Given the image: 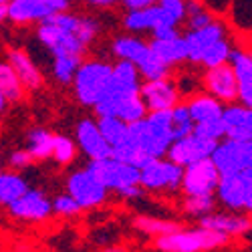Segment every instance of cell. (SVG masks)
I'll return each mask as SVG.
<instances>
[{"instance_id": "obj_20", "label": "cell", "mask_w": 252, "mask_h": 252, "mask_svg": "<svg viewBox=\"0 0 252 252\" xmlns=\"http://www.w3.org/2000/svg\"><path fill=\"white\" fill-rule=\"evenodd\" d=\"M214 161L216 170L220 176L228 174H240L246 170V156H244V143L232 141V139H222L216 143V148L210 156Z\"/></svg>"}, {"instance_id": "obj_50", "label": "cell", "mask_w": 252, "mask_h": 252, "mask_svg": "<svg viewBox=\"0 0 252 252\" xmlns=\"http://www.w3.org/2000/svg\"><path fill=\"white\" fill-rule=\"evenodd\" d=\"M6 105H8L6 97H4L2 93H0V115H2V113H4V109H6Z\"/></svg>"}, {"instance_id": "obj_38", "label": "cell", "mask_w": 252, "mask_h": 252, "mask_svg": "<svg viewBox=\"0 0 252 252\" xmlns=\"http://www.w3.org/2000/svg\"><path fill=\"white\" fill-rule=\"evenodd\" d=\"M137 71L141 75L143 81H158V79H165V77H170L172 69L170 67H165L163 63L150 51L148 55H145V59L137 65Z\"/></svg>"}, {"instance_id": "obj_11", "label": "cell", "mask_w": 252, "mask_h": 252, "mask_svg": "<svg viewBox=\"0 0 252 252\" xmlns=\"http://www.w3.org/2000/svg\"><path fill=\"white\" fill-rule=\"evenodd\" d=\"M139 97L145 105V109H148V113L165 111V109L176 107L178 103H182L180 89L172 75L165 79H158V81H143L139 89Z\"/></svg>"}, {"instance_id": "obj_34", "label": "cell", "mask_w": 252, "mask_h": 252, "mask_svg": "<svg viewBox=\"0 0 252 252\" xmlns=\"http://www.w3.org/2000/svg\"><path fill=\"white\" fill-rule=\"evenodd\" d=\"M0 93L6 97L8 103H16L25 95V87L20 85L18 77L14 75L6 59H0Z\"/></svg>"}, {"instance_id": "obj_15", "label": "cell", "mask_w": 252, "mask_h": 252, "mask_svg": "<svg viewBox=\"0 0 252 252\" xmlns=\"http://www.w3.org/2000/svg\"><path fill=\"white\" fill-rule=\"evenodd\" d=\"M75 143H77V150L89 161L111 156V145L101 135L97 121L93 117H85L75 125Z\"/></svg>"}, {"instance_id": "obj_3", "label": "cell", "mask_w": 252, "mask_h": 252, "mask_svg": "<svg viewBox=\"0 0 252 252\" xmlns=\"http://www.w3.org/2000/svg\"><path fill=\"white\" fill-rule=\"evenodd\" d=\"M87 167L107 192H115L123 200H137L143 196V188L139 186V167L113 156L89 161Z\"/></svg>"}, {"instance_id": "obj_24", "label": "cell", "mask_w": 252, "mask_h": 252, "mask_svg": "<svg viewBox=\"0 0 252 252\" xmlns=\"http://www.w3.org/2000/svg\"><path fill=\"white\" fill-rule=\"evenodd\" d=\"M216 202L228 208L230 212H244V182L242 174L220 176L216 194Z\"/></svg>"}, {"instance_id": "obj_9", "label": "cell", "mask_w": 252, "mask_h": 252, "mask_svg": "<svg viewBox=\"0 0 252 252\" xmlns=\"http://www.w3.org/2000/svg\"><path fill=\"white\" fill-rule=\"evenodd\" d=\"M220 182V172L214 161L206 158L184 167L180 190L184 196H214Z\"/></svg>"}, {"instance_id": "obj_48", "label": "cell", "mask_w": 252, "mask_h": 252, "mask_svg": "<svg viewBox=\"0 0 252 252\" xmlns=\"http://www.w3.org/2000/svg\"><path fill=\"white\" fill-rule=\"evenodd\" d=\"M47 2H51V4H53V8H55L57 12L69 10V6H71V0H47Z\"/></svg>"}, {"instance_id": "obj_29", "label": "cell", "mask_w": 252, "mask_h": 252, "mask_svg": "<svg viewBox=\"0 0 252 252\" xmlns=\"http://www.w3.org/2000/svg\"><path fill=\"white\" fill-rule=\"evenodd\" d=\"M216 20V14L210 10L202 0H186L184 4V23L188 31H196Z\"/></svg>"}, {"instance_id": "obj_32", "label": "cell", "mask_w": 252, "mask_h": 252, "mask_svg": "<svg viewBox=\"0 0 252 252\" xmlns=\"http://www.w3.org/2000/svg\"><path fill=\"white\" fill-rule=\"evenodd\" d=\"M232 51H234V43H232V38H230V34H228V36L220 38L218 43H214L212 47H210L202 55L198 67L212 69V67H218V65H226V63L230 61V55H232Z\"/></svg>"}, {"instance_id": "obj_33", "label": "cell", "mask_w": 252, "mask_h": 252, "mask_svg": "<svg viewBox=\"0 0 252 252\" xmlns=\"http://www.w3.org/2000/svg\"><path fill=\"white\" fill-rule=\"evenodd\" d=\"M81 57H75V55H59V57H53V65H51V71H53V79L63 87H69L71 81L81 65Z\"/></svg>"}, {"instance_id": "obj_7", "label": "cell", "mask_w": 252, "mask_h": 252, "mask_svg": "<svg viewBox=\"0 0 252 252\" xmlns=\"http://www.w3.org/2000/svg\"><path fill=\"white\" fill-rule=\"evenodd\" d=\"M93 111L97 117L113 115V117L123 119L125 123L139 121L148 115V109H145L139 93H123V91H115L109 87L105 91V95L93 105Z\"/></svg>"}, {"instance_id": "obj_5", "label": "cell", "mask_w": 252, "mask_h": 252, "mask_svg": "<svg viewBox=\"0 0 252 252\" xmlns=\"http://www.w3.org/2000/svg\"><path fill=\"white\" fill-rule=\"evenodd\" d=\"M228 238L208 228H178L176 232L156 238L159 252H210L224 246Z\"/></svg>"}, {"instance_id": "obj_23", "label": "cell", "mask_w": 252, "mask_h": 252, "mask_svg": "<svg viewBox=\"0 0 252 252\" xmlns=\"http://www.w3.org/2000/svg\"><path fill=\"white\" fill-rule=\"evenodd\" d=\"M109 49L115 61H127L137 67L150 53V43L139 34H119L111 40Z\"/></svg>"}, {"instance_id": "obj_19", "label": "cell", "mask_w": 252, "mask_h": 252, "mask_svg": "<svg viewBox=\"0 0 252 252\" xmlns=\"http://www.w3.org/2000/svg\"><path fill=\"white\" fill-rule=\"evenodd\" d=\"M4 59L8 61V65L12 67L14 75L18 77L20 85L25 87V91H36V89L43 87V83H45L43 81V73L38 71L36 63L32 61V57L27 51L16 49V47L6 49Z\"/></svg>"}, {"instance_id": "obj_26", "label": "cell", "mask_w": 252, "mask_h": 252, "mask_svg": "<svg viewBox=\"0 0 252 252\" xmlns=\"http://www.w3.org/2000/svg\"><path fill=\"white\" fill-rule=\"evenodd\" d=\"M141 75L133 63L127 61H115L111 65V81L109 89L123 91V93H139L141 89Z\"/></svg>"}, {"instance_id": "obj_13", "label": "cell", "mask_w": 252, "mask_h": 252, "mask_svg": "<svg viewBox=\"0 0 252 252\" xmlns=\"http://www.w3.org/2000/svg\"><path fill=\"white\" fill-rule=\"evenodd\" d=\"M214 148H216L214 141L204 139L202 135L192 131L190 135H186V137L174 139L172 145H170V150H167V154H165V158L172 159L174 163H178L180 167H186V165H190L194 161L210 158L212 152H214Z\"/></svg>"}, {"instance_id": "obj_8", "label": "cell", "mask_w": 252, "mask_h": 252, "mask_svg": "<svg viewBox=\"0 0 252 252\" xmlns=\"http://www.w3.org/2000/svg\"><path fill=\"white\" fill-rule=\"evenodd\" d=\"M65 188H67V194L81 206V210H95L103 206L109 198V192L89 172V167L73 170L65 182Z\"/></svg>"}, {"instance_id": "obj_36", "label": "cell", "mask_w": 252, "mask_h": 252, "mask_svg": "<svg viewBox=\"0 0 252 252\" xmlns=\"http://www.w3.org/2000/svg\"><path fill=\"white\" fill-rule=\"evenodd\" d=\"M77 143L73 137L69 135H63V133H57L53 135V150H51V158L59 163V165H69L77 159Z\"/></svg>"}, {"instance_id": "obj_1", "label": "cell", "mask_w": 252, "mask_h": 252, "mask_svg": "<svg viewBox=\"0 0 252 252\" xmlns=\"http://www.w3.org/2000/svg\"><path fill=\"white\" fill-rule=\"evenodd\" d=\"M174 141L172 135V113L165 111H154L148 113L143 119L129 123V131L121 143L111 148V156L131 163L135 167H141L148 159L163 158Z\"/></svg>"}, {"instance_id": "obj_52", "label": "cell", "mask_w": 252, "mask_h": 252, "mask_svg": "<svg viewBox=\"0 0 252 252\" xmlns=\"http://www.w3.org/2000/svg\"><path fill=\"white\" fill-rule=\"evenodd\" d=\"M0 4H8V0H0Z\"/></svg>"}, {"instance_id": "obj_12", "label": "cell", "mask_w": 252, "mask_h": 252, "mask_svg": "<svg viewBox=\"0 0 252 252\" xmlns=\"http://www.w3.org/2000/svg\"><path fill=\"white\" fill-rule=\"evenodd\" d=\"M182 36H184V43H186V63L198 67L202 55L214 43H218L220 38L228 36V27H226L224 20L216 18L210 25H206L202 29H196V31H188Z\"/></svg>"}, {"instance_id": "obj_41", "label": "cell", "mask_w": 252, "mask_h": 252, "mask_svg": "<svg viewBox=\"0 0 252 252\" xmlns=\"http://www.w3.org/2000/svg\"><path fill=\"white\" fill-rule=\"evenodd\" d=\"M194 133L202 135L204 139H210V141H222L224 139V127H222V119H216V121H208V123H200V125H194Z\"/></svg>"}, {"instance_id": "obj_42", "label": "cell", "mask_w": 252, "mask_h": 252, "mask_svg": "<svg viewBox=\"0 0 252 252\" xmlns=\"http://www.w3.org/2000/svg\"><path fill=\"white\" fill-rule=\"evenodd\" d=\"M156 4L159 6V10L163 14L174 18L178 25L184 23V4H186V0H156Z\"/></svg>"}, {"instance_id": "obj_4", "label": "cell", "mask_w": 252, "mask_h": 252, "mask_svg": "<svg viewBox=\"0 0 252 252\" xmlns=\"http://www.w3.org/2000/svg\"><path fill=\"white\" fill-rule=\"evenodd\" d=\"M111 81V63L103 59H87L81 65L71 81L75 99L83 107H91L105 95Z\"/></svg>"}, {"instance_id": "obj_47", "label": "cell", "mask_w": 252, "mask_h": 252, "mask_svg": "<svg viewBox=\"0 0 252 252\" xmlns=\"http://www.w3.org/2000/svg\"><path fill=\"white\" fill-rule=\"evenodd\" d=\"M87 2L95 8H113V6L121 4V0H87Z\"/></svg>"}, {"instance_id": "obj_2", "label": "cell", "mask_w": 252, "mask_h": 252, "mask_svg": "<svg viewBox=\"0 0 252 252\" xmlns=\"http://www.w3.org/2000/svg\"><path fill=\"white\" fill-rule=\"evenodd\" d=\"M99 32L101 25L95 16L77 14L71 10L55 12L36 25L38 43L51 53V57L75 55L83 59Z\"/></svg>"}, {"instance_id": "obj_43", "label": "cell", "mask_w": 252, "mask_h": 252, "mask_svg": "<svg viewBox=\"0 0 252 252\" xmlns=\"http://www.w3.org/2000/svg\"><path fill=\"white\" fill-rule=\"evenodd\" d=\"M32 158L27 150H14L8 154V165H10V170L12 172H25L27 167L32 165Z\"/></svg>"}, {"instance_id": "obj_31", "label": "cell", "mask_w": 252, "mask_h": 252, "mask_svg": "<svg viewBox=\"0 0 252 252\" xmlns=\"http://www.w3.org/2000/svg\"><path fill=\"white\" fill-rule=\"evenodd\" d=\"M95 121H97V127H99L101 135L105 137V141H107L111 148L127 137L129 123H125L123 119L113 117V115H103V117H95Z\"/></svg>"}, {"instance_id": "obj_45", "label": "cell", "mask_w": 252, "mask_h": 252, "mask_svg": "<svg viewBox=\"0 0 252 252\" xmlns=\"http://www.w3.org/2000/svg\"><path fill=\"white\" fill-rule=\"evenodd\" d=\"M202 2L212 10L216 16L218 14H226L228 12V6H230V0H202Z\"/></svg>"}, {"instance_id": "obj_6", "label": "cell", "mask_w": 252, "mask_h": 252, "mask_svg": "<svg viewBox=\"0 0 252 252\" xmlns=\"http://www.w3.org/2000/svg\"><path fill=\"white\" fill-rule=\"evenodd\" d=\"M182 174L184 167L174 163L172 159L163 158H154L148 159L139 167V186L143 192H178L182 184Z\"/></svg>"}, {"instance_id": "obj_10", "label": "cell", "mask_w": 252, "mask_h": 252, "mask_svg": "<svg viewBox=\"0 0 252 252\" xmlns=\"http://www.w3.org/2000/svg\"><path fill=\"white\" fill-rule=\"evenodd\" d=\"M200 87L208 95L218 99L222 105H230L238 101L236 77H234L232 67H230V63L212 67V69H204V73L200 75Z\"/></svg>"}, {"instance_id": "obj_27", "label": "cell", "mask_w": 252, "mask_h": 252, "mask_svg": "<svg viewBox=\"0 0 252 252\" xmlns=\"http://www.w3.org/2000/svg\"><path fill=\"white\" fill-rule=\"evenodd\" d=\"M29 182L20 172H2L0 170V206H8L14 200H18L27 190H29Z\"/></svg>"}, {"instance_id": "obj_30", "label": "cell", "mask_w": 252, "mask_h": 252, "mask_svg": "<svg viewBox=\"0 0 252 252\" xmlns=\"http://www.w3.org/2000/svg\"><path fill=\"white\" fill-rule=\"evenodd\" d=\"M133 228L139 230V232H143V234L159 238V236L176 232V230L182 228V226L174 220H163V218H156V216H135L133 218Z\"/></svg>"}, {"instance_id": "obj_51", "label": "cell", "mask_w": 252, "mask_h": 252, "mask_svg": "<svg viewBox=\"0 0 252 252\" xmlns=\"http://www.w3.org/2000/svg\"><path fill=\"white\" fill-rule=\"evenodd\" d=\"M103 252H127V250H123V248H119V246H109V248H105Z\"/></svg>"}, {"instance_id": "obj_25", "label": "cell", "mask_w": 252, "mask_h": 252, "mask_svg": "<svg viewBox=\"0 0 252 252\" xmlns=\"http://www.w3.org/2000/svg\"><path fill=\"white\" fill-rule=\"evenodd\" d=\"M184 103H186V109H188V113H190L194 125L216 121V119L222 117L224 105L218 99H214L212 95H208L206 91H198V93L190 95Z\"/></svg>"}, {"instance_id": "obj_18", "label": "cell", "mask_w": 252, "mask_h": 252, "mask_svg": "<svg viewBox=\"0 0 252 252\" xmlns=\"http://www.w3.org/2000/svg\"><path fill=\"white\" fill-rule=\"evenodd\" d=\"M6 12H8L10 23L18 27H27V25L43 23V20H47L57 10L47 0H8Z\"/></svg>"}, {"instance_id": "obj_37", "label": "cell", "mask_w": 252, "mask_h": 252, "mask_svg": "<svg viewBox=\"0 0 252 252\" xmlns=\"http://www.w3.org/2000/svg\"><path fill=\"white\" fill-rule=\"evenodd\" d=\"M228 14L238 31H252V0H230Z\"/></svg>"}, {"instance_id": "obj_44", "label": "cell", "mask_w": 252, "mask_h": 252, "mask_svg": "<svg viewBox=\"0 0 252 252\" xmlns=\"http://www.w3.org/2000/svg\"><path fill=\"white\" fill-rule=\"evenodd\" d=\"M242 182H244V212L252 214V170H244Z\"/></svg>"}, {"instance_id": "obj_40", "label": "cell", "mask_w": 252, "mask_h": 252, "mask_svg": "<svg viewBox=\"0 0 252 252\" xmlns=\"http://www.w3.org/2000/svg\"><path fill=\"white\" fill-rule=\"evenodd\" d=\"M51 208H53V214L57 216H65V218H73L77 216L79 212H83L81 206L65 192V194H59L51 200Z\"/></svg>"}, {"instance_id": "obj_35", "label": "cell", "mask_w": 252, "mask_h": 252, "mask_svg": "<svg viewBox=\"0 0 252 252\" xmlns=\"http://www.w3.org/2000/svg\"><path fill=\"white\" fill-rule=\"evenodd\" d=\"M216 198L214 196H184L182 200V212L188 218L200 220L216 210Z\"/></svg>"}, {"instance_id": "obj_46", "label": "cell", "mask_w": 252, "mask_h": 252, "mask_svg": "<svg viewBox=\"0 0 252 252\" xmlns=\"http://www.w3.org/2000/svg\"><path fill=\"white\" fill-rule=\"evenodd\" d=\"M121 4L125 10H135V8H145L156 4V0H121Z\"/></svg>"}, {"instance_id": "obj_28", "label": "cell", "mask_w": 252, "mask_h": 252, "mask_svg": "<svg viewBox=\"0 0 252 252\" xmlns=\"http://www.w3.org/2000/svg\"><path fill=\"white\" fill-rule=\"evenodd\" d=\"M53 135L47 127H32L27 131V152L31 154V158L34 161H45L51 158V150H53Z\"/></svg>"}, {"instance_id": "obj_17", "label": "cell", "mask_w": 252, "mask_h": 252, "mask_svg": "<svg viewBox=\"0 0 252 252\" xmlns=\"http://www.w3.org/2000/svg\"><path fill=\"white\" fill-rule=\"evenodd\" d=\"M198 226L214 230L218 234L230 236H244L248 230H252V220L246 212H214L198 220Z\"/></svg>"}, {"instance_id": "obj_22", "label": "cell", "mask_w": 252, "mask_h": 252, "mask_svg": "<svg viewBox=\"0 0 252 252\" xmlns=\"http://www.w3.org/2000/svg\"><path fill=\"white\" fill-rule=\"evenodd\" d=\"M148 43H150V51L163 63L165 67L176 69L186 63V43H184L182 34L161 36V38L152 36V40H148Z\"/></svg>"}, {"instance_id": "obj_14", "label": "cell", "mask_w": 252, "mask_h": 252, "mask_svg": "<svg viewBox=\"0 0 252 252\" xmlns=\"http://www.w3.org/2000/svg\"><path fill=\"white\" fill-rule=\"evenodd\" d=\"M10 216L23 220V222H43L53 214L51 208V200L47 198V194L38 188H29V190L20 196L18 200H14L12 204L6 206Z\"/></svg>"}, {"instance_id": "obj_21", "label": "cell", "mask_w": 252, "mask_h": 252, "mask_svg": "<svg viewBox=\"0 0 252 252\" xmlns=\"http://www.w3.org/2000/svg\"><path fill=\"white\" fill-rule=\"evenodd\" d=\"M228 63L236 77L238 103L252 107V51L234 47Z\"/></svg>"}, {"instance_id": "obj_49", "label": "cell", "mask_w": 252, "mask_h": 252, "mask_svg": "<svg viewBox=\"0 0 252 252\" xmlns=\"http://www.w3.org/2000/svg\"><path fill=\"white\" fill-rule=\"evenodd\" d=\"M8 20V12H6V4H0V25H4Z\"/></svg>"}, {"instance_id": "obj_16", "label": "cell", "mask_w": 252, "mask_h": 252, "mask_svg": "<svg viewBox=\"0 0 252 252\" xmlns=\"http://www.w3.org/2000/svg\"><path fill=\"white\" fill-rule=\"evenodd\" d=\"M222 127L224 139L232 141H252V107L242 103H230L222 109Z\"/></svg>"}, {"instance_id": "obj_39", "label": "cell", "mask_w": 252, "mask_h": 252, "mask_svg": "<svg viewBox=\"0 0 252 252\" xmlns=\"http://www.w3.org/2000/svg\"><path fill=\"white\" fill-rule=\"evenodd\" d=\"M170 113H172V135H174V139L186 137L194 131V121H192L190 113H188L184 101L178 103L176 107H172Z\"/></svg>"}]
</instances>
